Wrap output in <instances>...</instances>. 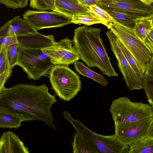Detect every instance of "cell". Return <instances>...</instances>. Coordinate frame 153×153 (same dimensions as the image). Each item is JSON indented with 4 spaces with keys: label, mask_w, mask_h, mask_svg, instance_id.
<instances>
[{
    "label": "cell",
    "mask_w": 153,
    "mask_h": 153,
    "mask_svg": "<svg viewBox=\"0 0 153 153\" xmlns=\"http://www.w3.org/2000/svg\"><path fill=\"white\" fill-rule=\"evenodd\" d=\"M57 102L44 84L39 85L18 84L0 91V108L22 115L31 121L38 120L56 129L51 111Z\"/></svg>",
    "instance_id": "obj_1"
},
{
    "label": "cell",
    "mask_w": 153,
    "mask_h": 153,
    "mask_svg": "<svg viewBox=\"0 0 153 153\" xmlns=\"http://www.w3.org/2000/svg\"><path fill=\"white\" fill-rule=\"evenodd\" d=\"M101 31L99 28L79 26L74 30L73 44L80 59L88 67H97L109 77L118 76L100 37Z\"/></svg>",
    "instance_id": "obj_2"
},
{
    "label": "cell",
    "mask_w": 153,
    "mask_h": 153,
    "mask_svg": "<svg viewBox=\"0 0 153 153\" xmlns=\"http://www.w3.org/2000/svg\"><path fill=\"white\" fill-rule=\"evenodd\" d=\"M63 115L71 123L76 132L95 147L100 153H128L129 146L120 141L114 134L103 135L96 133L78 120L73 118L68 111H64Z\"/></svg>",
    "instance_id": "obj_3"
},
{
    "label": "cell",
    "mask_w": 153,
    "mask_h": 153,
    "mask_svg": "<svg viewBox=\"0 0 153 153\" xmlns=\"http://www.w3.org/2000/svg\"><path fill=\"white\" fill-rule=\"evenodd\" d=\"M48 74L53 90L61 100L69 102L76 96L81 89L79 76L68 66L55 65Z\"/></svg>",
    "instance_id": "obj_4"
},
{
    "label": "cell",
    "mask_w": 153,
    "mask_h": 153,
    "mask_svg": "<svg viewBox=\"0 0 153 153\" xmlns=\"http://www.w3.org/2000/svg\"><path fill=\"white\" fill-rule=\"evenodd\" d=\"M20 66L28 78L39 80L54 66L47 53L41 49L19 46L15 66Z\"/></svg>",
    "instance_id": "obj_5"
},
{
    "label": "cell",
    "mask_w": 153,
    "mask_h": 153,
    "mask_svg": "<svg viewBox=\"0 0 153 153\" xmlns=\"http://www.w3.org/2000/svg\"><path fill=\"white\" fill-rule=\"evenodd\" d=\"M114 123L132 122L153 117V108L141 102H132L126 97L115 99L109 109Z\"/></svg>",
    "instance_id": "obj_6"
},
{
    "label": "cell",
    "mask_w": 153,
    "mask_h": 153,
    "mask_svg": "<svg viewBox=\"0 0 153 153\" xmlns=\"http://www.w3.org/2000/svg\"><path fill=\"white\" fill-rule=\"evenodd\" d=\"M107 28L123 44L145 72L153 54L137 37L134 30L124 26L113 19Z\"/></svg>",
    "instance_id": "obj_7"
},
{
    "label": "cell",
    "mask_w": 153,
    "mask_h": 153,
    "mask_svg": "<svg viewBox=\"0 0 153 153\" xmlns=\"http://www.w3.org/2000/svg\"><path fill=\"white\" fill-rule=\"evenodd\" d=\"M97 5L125 13L136 21L153 18L152 4L141 0H99Z\"/></svg>",
    "instance_id": "obj_8"
},
{
    "label": "cell",
    "mask_w": 153,
    "mask_h": 153,
    "mask_svg": "<svg viewBox=\"0 0 153 153\" xmlns=\"http://www.w3.org/2000/svg\"><path fill=\"white\" fill-rule=\"evenodd\" d=\"M36 30L59 27L71 23V18L58 12L28 10L23 15Z\"/></svg>",
    "instance_id": "obj_9"
},
{
    "label": "cell",
    "mask_w": 153,
    "mask_h": 153,
    "mask_svg": "<svg viewBox=\"0 0 153 153\" xmlns=\"http://www.w3.org/2000/svg\"><path fill=\"white\" fill-rule=\"evenodd\" d=\"M106 34L110 42L111 49L117 59L119 69L129 91L143 89V79L136 74L123 54L117 40V37L110 30Z\"/></svg>",
    "instance_id": "obj_10"
},
{
    "label": "cell",
    "mask_w": 153,
    "mask_h": 153,
    "mask_svg": "<svg viewBox=\"0 0 153 153\" xmlns=\"http://www.w3.org/2000/svg\"><path fill=\"white\" fill-rule=\"evenodd\" d=\"M153 117L136 121L114 123V134L120 141L129 146L132 143L146 137Z\"/></svg>",
    "instance_id": "obj_11"
},
{
    "label": "cell",
    "mask_w": 153,
    "mask_h": 153,
    "mask_svg": "<svg viewBox=\"0 0 153 153\" xmlns=\"http://www.w3.org/2000/svg\"><path fill=\"white\" fill-rule=\"evenodd\" d=\"M73 43L68 38L56 42L51 46L41 49L45 52L54 65L68 66L80 59Z\"/></svg>",
    "instance_id": "obj_12"
},
{
    "label": "cell",
    "mask_w": 153,
    "mask_h": 153,
    "mask_svg": "<svg viewBox=\"0 0 153 153\" xmlns=\"http://www.w3.org/2000/svg\"><path fill=\"white\" fill-rule=\"evenodd\" d=\"M38 32L27 20L18 16L0 28V36H11L34 33Z\"/></svg>",
    "instance_id": "obj_13"
},
{
    "label": "cell",
    "mask_w": 153,
    "mask_h": 153,
    "mask_svg": "<svg viewBox=\"0 0 153 153\" xmlns=\"http://www.w3.org/2000/svg\"><path fill=\"white\" fill-rule=\"evenodd\" d=\"M15 36L20 46L28 48L42 49L51 46L55 42L53 35L46 36L38 32Z\"/></svg>",
    "instance_id": "obj_14"
},
{
    "label": "cell",
    "mask_w": 153,
    "mask_h": 153,
    "mask_svg": "<svg viewBox=\"0 0 153 153\" xmlns=\"http://www.w3.org/2000/svg\"><path fill=\"white\" fill-rule=\"evenodd\" d=\"M28 148L19 136L11 131L4 132L0 138V153H29Z\"/></svg>",
    "instance_id": "obj_15"
},
{
    "label": "cell",
    "mask_w": 153,
    "mask_h": 153,
    "mask_svg": "<svg viewBox=\"0 0 153 153\" xmlns=\"http://www.w3.org/2000/svg\"><path fill=\"white\" fill-rule=\"evenodd\" d=\"M52 10L71 18L74 15L94 14L89 7L81 4L78 0H55Z\"/></svg>",
    "instance_id": "obj_16"
},
{
    "label": "cell",
    "mask_w": 153,
    "mask_h": 153,
    "mask_svg": "<svg viewBox=\"0 0 153 153\" xmlns=\"http://www.w3.org/2000/svg\"><path fill=\"white\" fill-rule=\"evenodd\" d=\"M31 121L28 117L10 111L0 108V128H14L21 126L23 121Z\"/></svg>",
    "instance_id": "obj_17"
},
{
    "label": "cell",
    "mask_w": 153,
    "mask_h": 153,
    "mask_svg": "<svg viewBox=\"0 0 153 153\" xmlns=\"http://www.w3.org/2000/svg\"><path fill=\"white\" fill-rule=\"evenodd\" d=\"M12 71L9 62L7 46H0V91L5 87L4 84L11 76Z\"/></svg>",
    "instance_id": "obj_18"
},
{
    "label": "cell",
    "mask_w": 153,
    "mask_h": 153,
    "mask_svg": "<svg viewBox=\"0 0 153 153\" xmlns=\"http://www.w3.org/2000/svg\"><path fill=\"white\" fill-rule=\"evenodd\" d=\"M71 145L74 153H100L95 147L76 132L74 134Z\"/></svg>",
    "instance_id": "obj_19"
},
{
    "label": "cell",
    "mask_w": 153,
    "mask_h": 153,
    "mask_svg": "<svg viewBox=\"0 0 153 153\" xmlns=\"http://www.w3.org/2000/svg\"><path fill=\"white\" fill-rule=\"evenodd\" d=\"M74 65L75 69L79 74L91 79L103 86L107 85L108 81L102 75L91 70L82 62L76 61L74 62Z\"/></svg>",
    "instance_id": "obj_20"
},
{
    "label": "cell",
    "mask_w": 153,
    "mask_h": 153,
    "mask_svg": "<svg viewBox=\"0 0 153 153\" xmlns=\"http://www.w3.org/2000/svg\"><path fill=\"white\" fill-rule=\"evenodd\" d=\"M101 8L106 12L115 21L128 28L134 30L137 21L128 15L124 13L109 8Z\"/></svg>",
    "instance_id": "obj_21"
},
{
    "label": "cell",
    "mask_w": 153,
    "mask_h": 153,
    "mask_svg": "<svg viewBox=\"0 0 153 153\" xmlns=\"http://www.w3.org/2000/svg\"><path fill=\"white\" fill-rule=\"evenodd\" d=\"M128 153H153V140L144 137L129 145Z\"/></svg>",
    "instance_id": "obj_22"
},
{
    "label": "cell",
    "mask_w": 153,
    "mask_h": 153,
    "mask_svg": "<svg viewBox=\"0 0 153 153\" xmlns=\"http://www.w3.org/2000/svg\"><path fill=\"white\" fill-rule=\"evenodd\" d=\"M153 29V18L137 21L134 30L137 37L142 42Z\"/></svg>",
    "instance_id": "obj_23"
},
{
    "label": "cell",
    "mask_w": 153,
    "mask_h": 153,
    "mask_svg": "<svg viewBox=\"0 0 153 153\" xmlns=\"http://www.w3.org/2000/svg\"><path fill=\"white\" fill-rule=\"evenodd\" d=\"M117 40L120 48L130 65L139 76L143 79L145 72L142 68L134 57L117 38Z\"/></svg>",
    "instance_id": "obj_24"
},
{
    "label": "cell",
    "mask_w": 153,
    "mask_h": 153,
    "mask_svg": "<svg viewBox=\"0 0 153 153\" xmlns=\"http://www.w3.org/2000/svg\"><path fill=\"white\" fill-rule=\"evenodd\" d=\"M72 23L84 24L87 26L97 24H103L102 21L94 14H79L74 15L71 18Z\"/></svg>",
    "instance_id": "obj_25"
},
{
    "label": "cell",
    "mask_w": 153,
    "mask_h": 153,
    "mask_svg": "<svg viewBox=\"0 0 153 153\" xmlns=\"http://www.w3.org/2000/svg\"><path fill=\"white\" fill-rule=\"evenodd\" d=\"M55 0H29L30 6L38 11L52 10Z\"/></svg>",
    "instance_id": "obj_26"
},
{
    "label": "cell",
    "mask_w": 153,
    "mask_h": 153,
    "mask_svg": "<svg viewBox=\"0 0 153 153\" xmlns=\"http://www.w3.org/2000/svg\"><path fill=\"white\" fill-rule=\"evenodd\" d=\"M89 8L96 16L101 19L103 25L108 27L113 19L110 15L97 4L91 5Z\"/></svg>",
    "instance_id": "obj_27"
},
{
    "label": "cell",
    "mask_w": 153,
    "mask_h": 153,
    "mask_svg": "<svg viewBox=\"0 0 153 153\" xmlns=\"http://www.w3.org/2000/svg\"><path fill=\"white\" fill-rule=\"evenodd\" d=\"M142 88L149 104L153 108V79H143Z\"/></svg>",
    "instance_id": "obj_28"
},
{
    "label": "cell",
    "mask_w": 153,
    "mask_h": 153,
    "mask_svg": "<svg viewBox=\"0 0 153 153\" xmlns=\"http://www.w3.org/2000/svg\"><path fill=\"white\" fill-rule=\"evenodd\" d=\"M19 45L16 43L7 46V53L10 65L12 68L15 66Z\"/></svg>",
    "instance_id": "obj_29"
},
{
    "label": "cell",
    "mask_w": 153,
    "mask_h": 153,
    "mask_svg": "<svg viewBox=\"0 0 153 153\" xmlns=\"http://www.w3.org/2000/svg\"><path fill=\"white\" fill-rule=\"evenodd\" d=\"M28 0H0L1 4L13 9L23 8L27 6Z\"/></svg>",
    "instance_id": "obj_30"
},
{
    "label": "cell",
    "mask_w": 153,
    "mask_h": 153,
    "mask_svg": "<svg viewBox=\"0 0 153 153\" xmlns=\"http://www.w3.org/2000/svg\"><path fill=\"white\" fill-rule=\"evenodd\" d=\"M143 79H153V55L148 63Z\"/></svg>",
    "instance_id": "obj_31"
},
{
    "label": "cell",
    "mask_w": 153,
    "mask_h": 153,
    "mask_svg": "<svg viewBox=\"0 0 153 153\" xmlns=\"http://www.w3.org/2000/svg\"><path fill=\"white\" fill-rule=\"evenodd\" d=\"M142 42L153 54V29L149 33Z\"/></svg>",
    "instance_id": "obj_32"
},
{
    "label": "cell",
    "mask_w": 153,
    "mask_h": 153,
    "mask_svg": "<svg viewBox=\"0 0 153 153\" xmlns=\"http://www.w3.org/2000/svg\"><path fill=\"white\" fill-rule=\"evenodd\" d=\"M17 43L15 36H0V46H8Z\"/></svg>",
    "instance_id": "obj_33"
},
{
    "label": "cell",
    "mask_w": 153,
    "mask_h": 153,
    "mask_svg": "<svg viewBox=\"0 0 153 153\" xmlns=\"http://www.w3.org/2000/svg\"><path fill=\"white\" fill-rule=\"evenodd\" d=\"M82 5L89 7L90 6L97 4L99 0H78Z\"/></svg>",
    "instance_id": "obj_34"
},
{
    "label": "cell",
    "mask_w": 153,
    "mask_h": 153,
    "mask_svg": "<svg viewBox=\"0 0 153 153\" xmlns=\"http://www.w3.org/2000/svg\"><path fill=\"white\" fill-rule=\"evenodd\" d=\"M146 137L153 140V120L151 123Z\"/></svg>",
    "instance_id": "obj_35"
},
{
    "label": "cell",
    "mask_w": 153,
    "mask_h": 153,
    "mask_svg": "<svg viewBox=\"0 0 153 153\" xmlns=\"http://www.w3.org/2000/svg\"><path fill=\"white\" fill-rule=\"evenodd\" d=\"M142 1L149 3H153V0H141Z\"/></svg>",
    "instance_id": "obj_36"
}]
</instances>
